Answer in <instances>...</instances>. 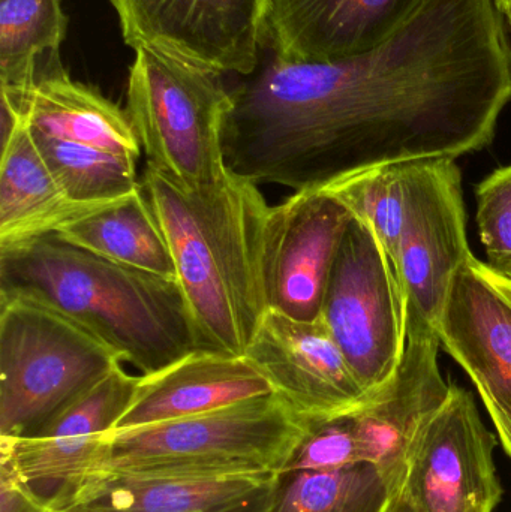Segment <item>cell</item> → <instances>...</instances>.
Segmentation results:
<instances>
[{"label": "cell", "mask_w": 511, "mask_h": 512, "mask_svg": "<svg viewBox=\"0 0 511 512\" xmlns=\"http://www.w3.org/2000/svg\"><path fill=\"white\" fill-rule=\"evenodd\" d=\"M495 0H428L389 41L341 62L270 54L230 90L228 170L294 192L491 144L511 99V47Z\"/></svg>", "instance_id": "6da1fadb"}, {"label": "cell", "mask_w": 511, "mask_h": 512, "mask_svg": "<svg viewBox=\"0 0 511 512\" xmlns=\"http://www.w3.org/2000/svg\"><path fill=\"white\" fill-rule=\"evenodd\" d=\"M62 313L141 376L203 351L177 279L117 264L56 234L0 249V300Z\"/></svg>", "instance_id": "7a4b0ae2"}, {"label": "cell", "mask_w": 511, "mask_h": 512, "mask_svg": "<svg viewBox=\"0 0 511 512\" xmlns=\"http://www.w3.org/2000/svg\"><path fill=\"white\" fill-rule=\"evenodd\" d=\"M141 185L170 245L203 351L243 357L269 312L270 206L258 183L228 170L218 188L189 194L147 164Z\"/></svg>", "instance_id": "3957f363"}, {"label": "cell", "mask_w": 511, "mask_h": 512, "mask_svg": "<svg viewBox=\"0 0 511 512\" xmlns=\"http://www.w3.org/2000/svg\"><path fill=\"white\" fill-rule=\"evenodd\" d=\"M278 394L108 438L107 478L279 477L311 430Z\"/></svg>", "instance_id": "277c9868"}, {"label": "cell", "mask_w": 511, "mask_h": 512, "mask_svg": "<svg viewBox=\"0 0 511 512\" xmlns=\"http://www.w3.org/2000/svg\"><path fill=\"white\" fill-rule=\"evenodd\" d=\"M119 364L116 352L62 313L0 300V439L32 438Z\"/></svg>", "instance_id": "5b68a950"}, {"label": "cell", "mask_w": 511, "mask_h": 512, "mask_svg": "<svg viewBox=\"0 0 511 512\" xmlns=\"http://www.w3.org/2000/svg\"><path fill=\"white\" fill-rule=\"evenodd\" d=\"M219 77L150 50L135 51L129 69L126 113L147 164L189 194L228 174L221 135L231 98Z\"/></svg>", "instance_id": "8992f818"}, {"label": "cell", "mask_w": 511, "mask_h": 512, "mask_svg": "<svg viewBox=\"0 0 511 512\" xmlns=\"http://www.w3.org/2000/svg\"><path fill=\"white\" fill-rule=\"evenodd\" d=\"M321 319L363 390L395 375L407 346V304L392 259L356 216L333 262Z\"/></svg>", "instance_id": "52a82bcc"}, {"label": "cell", "mask_w": 511, "mask_h": 512, "mask_svg": "<svg viewBox=\"0 0 511 512\" xmlns=\"http://www.w3.org/2000/svg\"><path fill=\"white\" fill-rule=\"evenodd\" d=\"M401 236L393 261L407 324L437 331L456 274L471 251L467 240L462 174L455 159L402 164Z\"/></svg>", "instance_id": "ba28073f"}, {"label": "cell", "mask_w": 511, "mask_h": 512, "mask_svg": "<svg viewBox=\"0 0 511 512\" xmlns=\"http://www.w3.org/2000/svg\"><path fill=\"white\" fill-rule=\"evenodd\" d=\"M123 39L213 74L251 75L260 63L267 0H110Z\"/></svg>", "instance_id": "9c48e42d"}, {"label": "cell", "mask_w": 511, "mask_h": 512, "mask_svg": "<svg viewBox=\"0 0 511 512\" xmlns=\"http://www.w3.org/2000/svg\"><path fill=\"white\" fill-rule=\"evenodd\" d=\"M495 447L470 391L452 384L411 448L399 492L416 512H494L503 493Z\"/></svg>", "instance_id": "30bf717a"}, {"label": "cell", "mask_w": 511, "mask_h": 512, "mask_svg": "<svg viewBox=\"0 0 511 512\" xmlns=\"http://www.w3.org/2000/svg\"><path fill=\"white\" fill-rule=\"evenodd\" d=\"M353 213L327 189L294 192L270 206L264 228L269 310L320 321L333 262Z\"/></svg>", "instance_id": "8fae6325"}, {"label": "cell", "mask_w": 511, "mask_h": 512, "mask_svg": "<svg viewBox=\"0 0 511 512\" xmlns=\"http://www.w3.org/2000/svg\"><path fill=\"white\" fill-rule=\"evenodd\" d=\"M243 357L273 393L306 420L353 411L368 397L323 319L297 321L269 310Z\"/></svg>", "instance_id": "7c38bea8"}, {"label": "cell", "mask_w": 511, "mask_h": 512, "mask_svg": "<svg viewBox=\"0 0 511 512\" xmlns=\"http://www.w3.org/2000/svg\"><path fill=\"white\" fill-rule=\"evenodd\" d=\"M438 339L476 385L491 420L511 426V280L471 255L450 289Z\"/></svg>", "instance_id": "4fadbf2b"}, {"label": "cell", "mask_w": 511, "mask_h": 512, "mask_svg": "<svg viewBox=\"0 0 511 512\" xmlns=\"http://www.w3.org/2000/svg\"><path fill=\"white\" fill-rule=\"evenodd\" d=\"M428 0H267L263 47L291 62H341L389 41Z\"/></svg>", "instance_id": "5bb4252c"}, {"label": "cell", "mask_w": 511, "mask_h": 512, "mask_svg": "<svg viewBox=\"0 0 511 512\" xmlns=\"http://www.w3.org/2000/svg\"><path fill=\"white\" fill-rule=\"evenodd\" d=\"M440 346L437 331L407 324V346L395 375L353 409L362 462L402 481L414 442L452 388L441 375Z\"/></svg>", "instance_id": "9a60e30c"}, {"label": "cell", "mask_w": 511, "mask_h": 512, "mask_svg": "<svg viewBox=\"0 0 511 512\" xmlns=\"http://www.w3.org/2000/svg\"><path fill=\"white\" fill-rule=\"evenodd\" d=\"M267 394H273L269 381L245 357L198 351L141 376L137 396L114 432L195 417Z\"/></svg>", "instance_id": "2e32d148"}, {"label": "cell", "mask_w": 511, "mask_h": 512, "mask_svg": "<svg viewBox=\"0 0 511 512\" xmlns=\"http://www.w3.org/2000/svg\"><path fill=\"white\" fill-rule=\"evenodd\" d=\"M0 93L8 96L32 131L137 161L140 158L143 147L128 113L98 90L72 81L60 54L38 63L35 83L26 92L0 89Z\"/></svg>", "instance_id": "e0dca14e"}, {"label": "cell", "mask_w": 511, "mask_h": 512, "mask_svg": "<svg viewBox=\"0 0 511 512\" xmlns=\"http://www.w3.org/2000/svg\"><path fill=\"white\" fill-rule=\"evenodd\" d=\"M113 203L116 201L77 203L66 197L48 170L26 120L2 147L0 249L56 234L65 225Z\"/></svg>", "instance_id": "ac0fdd59"}, {"label": "cell", "mask_w": 511, "mask_h": 512, "mask_svg": "<svg viewBox=\"0 0 511 512\" xmlns=\"http://www.w3.org/2000/svg\"><path fill=\"white\" fill-rule=\"evenodd\" d=\"M278 477L107 478L69 512H231L269 493Z\"/></svg>", "instance_id": "d6986e66"}, {"label": "cell", "mask_w": 511, "mask_h": 512, "mask_svg": "<svg viewBox=\"0 0 511 512\" xmlns=\"http://www.w3.org/2000/svg\"><path fill=\"white\" fill-rule=\"evenodd\" d=\"M56 236L117 264L177 279L170 245L143 185L134 194L65 225Z\"/></svg>", "instance_id": "ffe728a7"}, {"label": "cell", "mask_w": 511, "mask_h": 512, "mask_svg": "<svg viewBox=\"0 0 511 512\" xmlns=\"http://www.w3.org/2000/svg\"><path fill=\"white\" fill-rule=\"evenodd\" d=\"M402 477L371 463L339 471H285L269 512H386Z\"/></svg>", "instance_id": "44dd1931"}, {"label": "cell", "mask_w": 511, "mask_h": 512, "mask_svg": "<svg viewBox=\"0 0 511 512\" xmlns=\"http://www.w3.org/2000/svg\"><path fill=\"white\" fill-rule=\"evenodd\" d=\"M66 27L62 0H0V89L29 90L38 63L59 54Z\"/></svg>", "instance_id": "7402d4cb"}, {"label": "cell", "mask_w": 511, "mask_h": 512, "mask_svg": "<svg viewBox=\"0 0 511 512\" xmlns=\"http://www.w3.org/2000/svg\"><path fill=\"white\" fill-rule=\"evenodd\" d=\"M32 135L48 170L72 201L110 203L141 188L137 159L57 140L36 131Z\"/></svg>", "instance_id": "603a6c76"}, {"label": "cell", "mask_w": 511, "mask_h": 512, "mask_svg": "<svg viewBox=\"0 0 511 512\" xmlns=\"http://www.w3.org/2000/svg\"><path fill=\"white\" fill-rule=\"evenodd\" d=\"M326 189L375 231L390 259L395 261L404 212L402 164L362 171Z\"/></svg>", "instance_id": "cb8c5ba5"}, {"label": "cell", "mask_w": 511, "mask_h": 512, "mask_svg": "<svg viewBox=\"0 0 511 512\" xmlns=\"http://www.w3.org/2000/svg\"><path fill=\"white\" fill-rule=\"evenodd\" d=\"M140 381L119 364L32 438L110 435L134 402Z\"/></svg>", "instance_id": "d4e9b609"}, {"label": "cell", "mask_w": 511, "mask_h": 512, "mask_svg": "<svg viewBox=\"0 0 511 512\" xmlns=\"http://www.w3.org/2000/svg\"><path fill=\"white\" fill-rule=\"evenodd\" d=\"M362 462L353 411L312 421L287 471L330 472Z\"/></svg>", "instance_id": "484cf974"}, {"label": "cell", "mask_w": 511, "mask_h": 512, "mask_svg": "<svg viewBox=\"0 0 511 512\" xmlns=\"http://www.w3.org/2000/svg\"><path fill=\"white\" fill-rule=\"evenodd\" d=\"M480 240L494 270L511 267V165L494 171L477 188Z\"/></svg>", "instance_id": "4316f807"}, {"label": "cell", "mask_w": 511, "mask_h": 512, "mask_svg": "<svg viewBox=\"0 0 511 512\" xmlns=\"http://www.w3.org/2000/svg\"><path fill=\"white\" fill-rule=\"evenodd\" d=\"M0 512H45L30 502L11 481L0 477Z\"/></svg>", "instance_id": "83f0119b"}, {"label": "cell", "mask_w": 511, "mask_h": 512, "mask_svg": "<svg viewBox=\"0 0 511 512\" xmlns=\"http://www.w3.org/2000/svg\"><path fill=\"white\" fill-rule=\"evenodd\" d=\"M278 484V483H276ZM276 486L270 490L266 495L260 496L255 501L249 502V504L243 505V507L237 508V510L231 512H269L273 504V496H275Z\"/></svg>", "instance_id": "f1b7e54d"}, {"label": "cell", "mask_w": 511, "mask_h": 512, "mask_svg": "<svg viewBox=\"0 0 511 512\" xmlns=\"http://www.w3.org/2000/svg\"><path fill=\"white\" fill-rule=\"evenodd\" d=\"M492 423H494L495 430H497L501 445H503L504 450H506L507 454L511 457V426L503 423V421H492Z\"/></svg>", "instance_id": "f546056e"}, {"label": "cell", "mask_w": 511, "mask_h": 512, "mask_svg": "<svg viewBox=\"0 0 511 512\" xmlns=\"http://www.w3.org/2000/svg\"><path fill=\"white\" fill-rule=\"evenodd\" d=\"M386 512H416L414 508L411 507L410 502L401 495V492L396 493L395 498H393L392 504H390L389 510Z\"/></svg>", "instance_id": "4dcf8cb0"}, {"label": "cell", "mask_w": 511, "mask_h": 512, "mask_svg": "<svg viewBox=\"0 0 511 512\" xmlns=\"http://www.w3.org/2000/svg\"><path fill=\"white\" fill-rule=\"evenodd\" d=\"M495 3H497L498 9L506 20L511 18V0H495Z\"/></svg>", "instance_id": "1f68e13d"}, {"label": "cell", "mask_w": 511, "mask_h": 512, "mask_svg": "<svg viewBox=\"0 0 511 512\" xmlns=\"http://www.w3.org/2000/svg\"><path fill=\"white\" fill-rule=\"evenodd\" d=\"M498 273L503 274V276H506V277H507V279H510V280H511V267H509V268H504V270L498 271Z\"/></svg>", "instance_id": "d6a6232c"}, {"label": "cell", "mask_w": 511, "mask_h": 512, "mask_svg": "<svg viewBox=\"0 0 511 512\" xmlns=\"http://www.w3.org/2000/svg\"><path fill=\"white\" fill-rule=\"evenodd\" d=\"M506 21H507V24H509L510 29H511V18H507V20H506Z\"/></svg>", "instance_id": "836d02e7"}]
</instances>
